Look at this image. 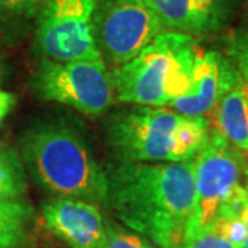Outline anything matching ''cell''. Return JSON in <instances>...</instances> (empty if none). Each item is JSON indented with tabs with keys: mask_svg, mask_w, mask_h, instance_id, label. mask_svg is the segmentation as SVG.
<instances>
[{
	"mask_svg": "<svg viewBox=\"0 0 248 248\" xmlns=\"http://www.w3.org/2000/svg\"><path fill=\"white\" fill-rule=\"evenodd\" d=\"M240 217H241V219L246 223V229H247V237H246V241H244V244H243V248H248V203L246 204L244 208L241 210Z\"/></svg>",
	"mask_w": 248,
	"mask_h": 248,
	"instance_id": "obj_19",
	"label": "cell"
},
{
	"mask_svg": "<svg viewBox=\"0 0 248 248\" xmlns=\"http://www.w3.org/2000/svg\"><path fill=\"white\" fill-rule=\"evenodd\" d=\"M43 0H0V22L36 18Z\"/></svg>",
	"mask_w": 248,
	"mask_h": 248,
	"instance_id": "obj_15",
	"label": "cell"
},
{
	"mask_svg": "<svg viewBox=\"0 0 248 248\" xmlns=\"http://www.w3.org/2000/svg\"><path fill=\"white\" fill-rule=\"evenodd\" d=\"M27 192V171L21 155L6 148L0 149V202L18 200Z\"/></svg>",
	"mask_w": 248,
	"mask_h": 248,
	"instance_id": "obj_14",
	"label": "cell"
},
{
	"mask_svg": "<svg viewBox=\"0 0 248 248\" xmlns=\"http://www.w3.org/2000/svg\"><path fill=\"white\" fill-rule=\"evenodd\" d=\"M108 207L159 248H181L195 205L193 160L123 163L108 170Z\"/></svg>",
	"mask_w": 248,
	"mask_h": 248,
	"instance_id": "obj_1",
	"label": "cell"
},
{
	"mask_svg": "<svg viewBox=\"0 0 248 248\" xmlns=\"http://www.w3.org/2000/svg\"><path fill=\"white\" fill-rule=\"evenodd\" d=\"M21 159L32 179L55 197L108 205V172L84 137L63 120L39 122L21 137Z\"/></svg>",
	"mask_w": 248,
	"mask_h": 248,
	"instance_id": "obj_2",
	"label": "cell"
},
{
	"mask_svg": "<svg viewBox=\"0 0 248 248\" xmlns=\"http://www.w3.org/2000/svg\"><path fill=\"white\" fill-rule=\"evenodd\" d=\"M232 80V69L223 54L202 51L195 65L190 89L170 107L185 116H204L214 110Z\"/></svg>",
	"mask_w": 248,
	"mask_h": 248,
	"instance_id": "obj_11",
	"label": "cell"
},
{
	"mask_svg": "<svg viewBox=\"0 0 248 248\" xmlns=\"http://www.w3.org/2000/svg\"><path fill=\"white\" fill-rule=\"evenodd\" d=\"M181 119V113L166 108L135 105L110 117L108 143L123 163H174L175 130Z\"/></svg>",
	"mask_w": 248,
	"mask_h": 248,
	"instance_id": "obj_7",
	"label": "cell"
},
{
	"mask_svg": "<svg viewBox=\"0 0 248 248\" xmlns=\"http://www.w3.org/2000/svg\"><path fill=\"white\" fill-rule=\"evenodd\" d=\"M32 217L31 204L22 199L0 202V248H17L24 244Z\"/></svg>",
	"mask_w": 248,
	"mask_h": 248,
	"instance_id": "obj_13",
	"label": "cell"
},
{
	"mask_svg": "<svg viewBox=\"0 0 248 248\" xmlns=\"http://www.w3.org/2000/svg\"><path fill=\"white\" fill-rule=\"evenodd\" d=\"M166 32L145 0H104L95 19V39L102 57L116 68L134 60Z\"/></svg>",
	"mask_w": 248,
	"mask_h": 248,
	"instance_id": "obj_8",
	"label": "cell"
},
{
	"mask_svg": "<svg viewBox=\"0 0 248 248\" xmlns=\"http://www.w3.org/2000/svg\"><path fill=\"white\" fill-rule=\"evenodd\" d=\"M181 248H240L231 243L229 240L222 237L217 232L207 228L202 232L192 233L186 236Z\"/></svg>",
	"mask_w": 248,
	"mask_h": 248,
	"instance_id": "obj_17",
	"label": "cell"
},
{
	"mask_svg": "<svg viewBox=\"0 0 248 248\" xmlns=\"http://www.w3.org/2000/svg\"><path fill=\"white\" fill-rule=\"evenodd\" d=\"M163 25L181 33H214L226 25L231 0H145Z\"/></svg>",
	"mask_w": 248,
	"mask_h": 248,
	"instance_id": "obj_12",
	"label": "cell"
},
{
	"mask_svg": "<svg viewBox=\"0 0 248 248\" xmlns=\"http://www.w3.org/2000/svg\"><path fill=\"white\" fill-rule=\"evenodd\" d=\"M202 51L192 35L163 32L134 60L110 72L116 99L138 107H170L190 89Z\"/></svg>",
	"mask_w": 248,
	"mask_h": 248,
	"instance_id": "obj_3",
	"label": "cell"
},
{
	"mask_svg": "<svg viewBox=\"0 0 248 248\" xmlns=\"http://www.w3.org/2000/svg\"><path fill=\"white\" fill-rule=\"evenodd\" d=\"M225 57L232 80L215 108L217 130L234 148L248 153V29L231 36Z\"/></svg>",
	"mask_w": 248,
	"mask_h": 248,
	"instance_id": "obj_9",
	"label": "cell"
},
{
	"mask_svg": "<svg viewBox=\"0 0 248 248\" xmlns=\"http://www.w3.org/2000/svg\"><path fill=\"white\" fill-rule=\"evenodd\" d=\"M248 175V172H247ZM244 189H246V196H247V202H248V177H247V181L244 182Z\"/></svg>",
	"mask_w": 248,
	"mask_h": 248,
	"instance_id": "obj_20",
	"label": "cell"
},
{
	"mask_svg": "<svg viewBox=\"0 0 248 248\" xmlns=\"http://www.w3.org/2000/svg\"><path fill=\"white\" fill-rule=\"evenodd\" d=\"M46 228L71 248H108L107 222L98 205L80 199L54 197L43 203Z\"/></svg>",
	"mask_w": 248,
	"mask_h": 248,
	"instance_id": "obj_10",
	"label": "cell"
},
{
	"mask_svg": "<svg viewBox=\"0 0 248 248\" xmlns=\"http://www.w3.org/2000/svg\"><path fill=\"white\" fill-rule=\"evenodd\" d=\"M239 152L218 130L210 131L205 145L193 159L195 205L185 237L210 228L229 204L247 199Z\"/></svg>",
	"mask_w": 248,
	"mask_h": 248,
	"instance_id": "obj_4",
	"label": "cell"
},
{
	"mask_svg": "<svg viewBox=\"0 0 248 248\" xmlns=\"http://www.w3.org/2000/svg\"><path fill=\"white\" fill-rule=\"evenodd\" d=\"M104 0H43L36 16V45L47 60H102L95 19Z\"/></svg>",
	"mask_w": 248,
	"mask_h": 248,
	"instance_id": "obj_5",
	"label": "cell"
},
{
	"mask_svg": "<svg viewBox=\"0 0 248 248\" xmlns=\"http://www.w3.org/2000/svg\"><path fill=\"white\" fill-rule=\"evenodd\" d=\"M32 84L39 98L90 116L102 115L116 99L112 73L104 58L66 62L43 58Z\"/></svg>",
	"mask_w": 248,
	"mask_h": 248,
	"instance_id": "obj_6",
	"label": "cell"
},
{
	"mask_svg": "<svg viewBox=\"0 0 248 248\" xmlns=\"http://www.w3.org/2000/svg\"><path fill=\"white\" fill-rule=\"evenodd\" d=\"M16 102H17V97L14 94L0 90V124L10 115L13 108L16 107Z\"/></svg>",
	"mask_w": 248,
	"mask_h": 248,
	"instance_id": "obj_18",
	"label": "cell"
},
{
	"mask_svg": "<svg viewBox=\"0 0 248 248\" xmlns=\"http://www.w3.org/2000/svg\"><path fill=\"white\" fill-rule=\"evenodd\" d=\"M107 232L108 248H157L151 240L137 232L127 231L123 226L112 222L107 223Z\"/></svg>",
	"mask_w": 248,
	"mask_h": 248,
	"instance_id": "obj_16",
	"label": "cell"
}]
</instances>
